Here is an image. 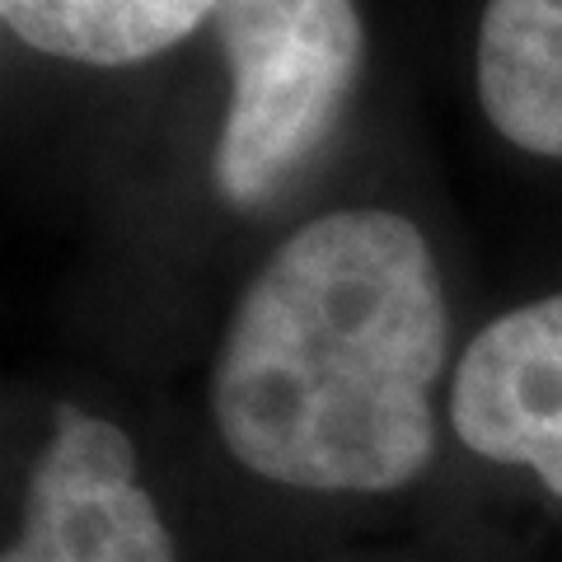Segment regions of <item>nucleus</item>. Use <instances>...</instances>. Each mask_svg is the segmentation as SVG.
Segmentation results:
<instances>
[{
  "instance_id": "obj_1",
  "label": "nucleus",
  "mask_w": 562,
  "mask_h": 562,
  "mask_svg": "<svg viewBox=\"0 0 562 562\" xmlns=\"http://www.w3.org/2000/svg\"><path fill=\"white\" fill-rule=\"evenodd\" d=\"M450 310L408 216L347 206L301 225L244 286L211 413L235 460L310 492H394L436 454Z\"/></svg>"
},
{
  "instance_id": "obj_2",
  "label": "nucleus",
  "mask_w": 562,
  "mask_h": 562,
  "mask_svg": "<svg viewBox=\"0 0 562 562\" xmlns=\"http://www.w3.org/2000/svg\"><path fill=\"white\" fill-rule=\"evenodd\" d=\"M231 109L211 150L216 192L254 206L328 140L361 76L357 0H221L211 14Z\"/></svg>"
},
{
  "instance_id": "obj_3",
  "label": "nucleus",
  "mask_w": 562,
  "mask_h": 562,
  "mask_svg": "<svg viewBox=\"0 0 562 562\" xmlns=\"http://www.w3.org/2000/svg\"><path fill=\"white\" fill-rule=\"evenodd\" d=\"M5 562H173L132 436L76 403L57 408L24 492V530Z\"/></svg>"
},
{
  "instance_id": "obj_4",
  "label": "nucleus",
  "mask_w": 562,
  "mask_h": 562,
  "mask_svg": "<svg viewBox=\"0 0 562 562\" xmlns=\"http://www.w3.org/2000/svg\"><path fill=\"white\" fill-rule=\"evenodd\" d=\"M450 422L469 450L530 469L562 497V291L502 314L469 342Z\"/></svg>"
},
{
  "instance_id": "obj_5",
  "label": "nucleus",
  "mask_w": 562,
  "mask_h": 562,
  "mask_svg": "<svg viewBox=\"0 0 562 562\" xmlns=\"http://www.w3.org/2000/svg\"><path fill=\"white\" fill-rule=\"evenodd\" d=\"M473 80L512 146L562 160V0H487Z\"/></svg>"
},
{
  "instance_id": "obj_6",
  "label": "nucleus",
  "mask_w": 562,
  "mask_h": 562,
  "mask_svg": "<svg viewBox=\"0 0 562 562\" xmlns=\"http://www.w3.org/2000/svg\"><path fill=\"white\" fill-rule=\"evenodd\" d=\"M221 0H0V20L43 57L136 66L183 43Z\"/></svg>"
}]
</instances>
